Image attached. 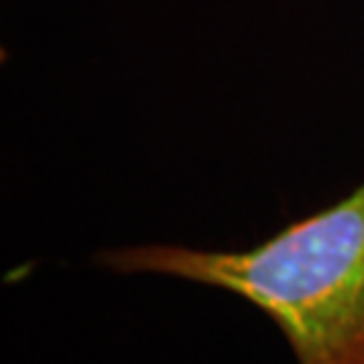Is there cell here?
<instances>
[{
	"mask_svg": "<svg viewBox=\"0 0 364 364\" xmlns=\"http://www.w3.org/2000/svg\"><path fill=\"white\" fill-rule=\"evenodd\" d=\"M97 262L243 297L273 318L297 364H364V183L248 251L146 243Z\"/></svg>",
	"mask_w": 364,
	"mask_h": 364,
	"instance_id": "cell-1",
	"label": "cell"
}]
</instances>
